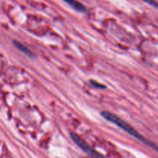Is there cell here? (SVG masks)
Segmentation results:
<instances>
[{"instance_id":"cell-1","label":"cell","mask_w":158,"mask_h":158,"mask_svg":"<svg viewBox=\"0 0 158 158\" xmlns=\"http://www.w3.org/2000/svg\"><path fill=\"white\" fill-rule=\"evenodd\" d=\"M101 115L103 118L106 119V120H108V121L111 122V123H114L115 125H117V127H119L121 128L122 130H123L125 132L129 134L130 135L133 136V137L137 138V140H139L140 141L143 142V143H145V144L148 145V146L151 147V148H154V149L158 151V148L155 144H154V143H151V141H149L148 139H146L144 137H143V136H142L138 131H136L132 126L128 124L127 122H125L124 120H122L121 118L117 117V115L112 114V113L107 112V111H103V112H102Z\"/></svg>"},{"instance_id":"cell-2","label":"cell","mask_w":158,"mask_h":158,"mask_svg":"<svg viewBox=\"0 0 158 158\" xmlns=\"http://www.w3.org/2000/svg\"><path fill=\"white\" fill-rule=\"evenodd\" d=\"M70 137L71 138H72V140H73L74 143H75L80 149L83 150L85 153L89 154L90 157H92L93 158H106L104 156L102 155L101 154H100V153L97 152V151L93 149L87 143L85 142V140H83L81 137H79L77 134H75V133H70Z\"/></svg>"},{"instance_id":"cell-3","label":"cell","mask_w":158,"mask_h":158,"mask_svg":"<svg viewBox=\"0 0 158 158\" xmlns=\"http://www.w3.org/2000/svg\"><path fill=\"white\" fill-rule=\"evenodd\" d=\"M63 1H64L65 2L69 5L71 7L73 8L75 10L80 12H86L87 10L85 6H83L81 2H78L77 0H63Z\"/></svg>"},{"instance_id":"cell-4","label":"cell","mask_w":158,"mask_h":158,"mask_svg":"<svg viewBox=\"0 0 158 158\" xmlns=\"http://www.w3.org/2000/svg\"><path fill=\"white\" fill-rule=\"evenodd\" d=\"M13 43H14V46H15L19 50L21 51L22 52H23L25 55L28 56L29 57H34V54L32 53V51L29 50L27 47H26V46H25L24 45L22 44L21 43H19V42L18 41H15H15H13Z\"/></svg>"},{"instance_id":"cell-5","label":"cell","mask_w":158,"mask_h":158,"mask_svg":"<svg viewBox=\"0 0 158 158\" xmlns=\"http://www.w3.org/2000/svg\"><path fill=\"white\" fill-rule=\"evenodd\" d=\"M89 83H90V84L93 86H94L96 88H98V89H104V88H106V86H103V84H100V83H97V81H94V80H90Z\"/></svg>"},{"instance_id":"cell-6","label":"cell","mask_w":158,"mask_h":158,"mask_svg":"<svg viewBox=\"0 0 158 158\" xmlns=\"http://www.w3.org/2000/svg\"><path fill=\"white\" fill-rule=\"evenodd\" d=\"M141 1L144 2L151 5V6H154V7H155V8H158V2H157L155 0H141Z\"/></svg>"}]
</instances>
